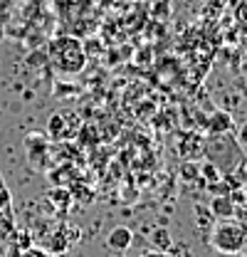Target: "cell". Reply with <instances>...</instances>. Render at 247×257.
<instances>
[{"label":"cell","instance_id":"1","mask_svg":"<svg viewBox=\"0 0 247 257\" xmlns=\"http://www.w3.org/2000/svg\"><path fill=\"white\" fill-rule=\"evenodd\" d=\"M50 62L62 74H77L84 69L87 55H84V47L79 40L64 35V37H57L50 42Z\"/></svg>","mask_w":247,"mask_h":257},{"label":"cell","instance_id":"3","mask_svg":"<svg viewBox=\"0 0 247 257\" xmlns=\"http://www.w3.org/2000/svg\"><path fill=\"white\" fill-rule=\"evenodd\" d=\"M77 124H79V121H77L74 114H69V111H57V114L50 116L47 131H50L52 139H72V136L77 134Z\"/></svg>","mask_w":247,"mask_h":257},{"label":"cell","instance_id":"11","mask_svg":"<svg viewBox=\"0 0 247 257\" xmlns=\"http://www.w3.org/2000/svg\"><path fill=\"white\" fill-rule=\"evenodd\" d=\"M237 141H240V144L247 149V121L240 126V131H237Z\"/></svg>","mask_w":247,"mask_h":257},{"label":"cell","instance_id":"2","mask_svg":"<svg viewBox=\"0 0 247 257\" xmlns=\"http://www.w3.org/2000/svg\"><path fill=\"white\" fill-rule=\"evenodd\" d=\"M210 245L222 255H240L247 245V227L237 220H217L210 230Z\"/></svg>","mask_w":247,"mask_h":257},{"label":"cell","instance_id":"10","mask_svg":"<svg viewBox=\"0 0 247 257\" xmlns=\"http://www.w3.org/2000/svg\"><path fill=\"white\" fill-rule=\"evenodd\" d=\"M139 257H171V252H163V250H146Z\"/></svg>","mask_w":247,"mask_h":257},{"label":"cell","instance_id":"6","mask_svg":"<svg viewBox=\"0 0 247 257\" xmlns=\"http://www.w3.org/2000/svg\"><path fill=\"white\" fill-rule=\"evenodd\" d=\"M208 128H210L213 136H217V134H227V131L232 128L230 114H227V111H215V114L210 116V121H208Z\"/></svg>","mask_w":247,"mask_h":257},{"label":"cell","instance_id":"12","mask_svg":"<svg viewBox=\"0 0 247 257\" xmlns=\"http://www.w3.org/2000/svg\"><path fill=\"white\" fill-rule=\"evenodd\" d=\"M18 245H20V250H28V247L32 245L30 235H28V232H23V237H20V242H18Z\"/></svg>","mask_w":247,"mask_h":257},{"label":"cell","instance_id":"7","mask_svg":"<svg viewBox=\"0 0 247 257\" xmlns=\"http://www.w3.org/2000/svg\"><path fill=\"white\" fill-rule=\"evenodd\" d=\"M151 245H154V250H163V252H168V247H171V232H168L166 227L154 230V235H151Z\"/></svg>","mask_w":247,"mask_h":257},{"label":"cell","instance_id":"4","mask_svg":"<svg viewBox=\"0 0 247 257\" xmlns=\"http://www.w3.org/2000/svg\"><path fill=\"white\" fill-rule=\"evenodd\" d=\"M131 242H134V232L129 230V227H114L111 232H109V237H106V247L109 250H114V252H124V250H129L131 247Z\"/></svg>","mask_w":247,"mask_h":257},{"label":"cell","instance_id":"5","mask_svg":"<svg viewBox=\"0 0 247 257\" xmlns=\"http://www.w3.org/2000/svg\"><path fill=\"white\" fill-rule=\"evenodd\" d=\"M210 213L215 215L217 220H227V218H232V215H235V200H232L227 193L210 198Z\"/></svg>","mask_w":247,"mask_h":257},{"label":"cell","instance_id":"8","mask_svg":"<svg viewBox=\"0 0 247 257\" xmlns=\"http://www.w3.org/2000/svg\"><path fill=\"white\" fill-rule=\"evenodd\" d=\"M50 200H52L57 208L67 210V208H69V203H72V195H69L67 191H62V188H55V191H50Z\"/></svg>","mask_w":247,"mask_h":257},{"label":"cell","instance_id":"13","mask_svg":"<svg viewBox=\"0 0 247 257\" xmlns=\"http://www.w3.org/2000/svg\"><path fill=\"white\" fill-rule=\"evenodd\" d=\"M240 15H242V20L247 23V0H242V5H240Z\"/></svg>","mask_w":247,"mask_h":257},{"label":"cell","instance_id":"9","mask_svg":"<svg viewBox=\"0 0 247 257\" xmlns=\"http://www.w3.org/2000/svg\"><path fill=\"white\" fill-rule=\"evenodd\" d=\"M20 257H47V252L45 250H40V247H28V250H23V255Z\"/></svg>","mask_w":247,"mask_h":257}]
</instances>
